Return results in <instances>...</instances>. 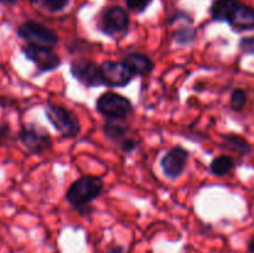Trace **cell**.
Here are the masks:
<instances>
[{
  "instance_id": "obj_1",
  "label": "cell",
  "mask_w": 254,
  "mask_h": 253,
  "mask_svg": "<svg viewBox=\"0 0 254 253\" xmlns=\"http://www.w3.org/2000/svg\"><path fill=\"white\" fill-rule=\"evenodd\" d=\"M104 183L99 176H81L71 184L66 192V200L72 207H86L103 192Z\"/></svg>"
},
{
  "instance_id": "obj_2",
  "label": "cell",
  "mask_w": 254,
  "mask_h": 253,
  "mask_svg": "<svg viewBox=\"0 0 254 253\" xmlns=\"http://www.w3.org/2000/svg\"><path fill=\"white\" fill-rule=\"evenodd\" d=\"M45 116L55 130L59 131L64 138L74 139L81 134V122L78 117L68 108H64L59 104L47 103L45 108Z\"/></svg>"
},
{
  "instance_id": "obj_3",
  "label": "cell",
  "mask_w": 254,
  "mask_h": 253,
  "mask_svg": "<svg viewBox=\"0 0 254 253\" xmlns=\"http://www.w3.org/2000/svg\"><path fill=\"white\" fill-rule=\"evenodd\" d=\"M16 32L20 39L25 40L30 45H39L52 49L60 41L56 31L34 20H27L20 24Z\"/></svg>"
},
{
  "instance_id": "obj_4",
  "label": "cell",
  "mask_w": 254,
  "mask_h": 253,
  "mask_svg": "<svg viewBox=\"0 0 254 253\" xmlns=\"http://www.w3.org/2000/svg\"><path fill=\"white\" fill-rule=\"evenodd\" d=\"M96 109L107 119H124L133 112V103L122 94L106 92L97 99Z\"/></svg>"
},
{
  "instance_id": "obj_5",
  "label": "cell",
  "mask_w": 254,
  "mask_h": 253,
  "mask_svg": "<svg viewBox=\"0 0 254 253\" xmlns=\"http://www.w3.org/2000/svg\"><path fill=\"white\" fill-rule=\"evenodd\" d=\"M17 136L27 151L34 155H41L52 146L51 135L35 123L24 124L20 128Z\"/></svg>"
},
{
  "instance_id": "obj_6",
  "label": "cell",
  "mask_w": 254,
  "mask_h": 253,
  "mask_svg": "<svg viewBox=\"0 0 254 253\" xmlns=\"http://www.w3.org/2000/svg\"><path fill=\"white\" fill-rule=\"evenodd\" d=\"M21 52L29 61L35 63L40 73L52 72L61 66V59L51 47L27 44L22 46Z\"/></svg>"
},
{
  "instance_id": "obj_7",
  "label": "cell",
  "mask_w": 254,
  "mask_h": 253,
  "mask_svg": "<svg viewBox=\"0 0 254 253\" xmlns=\"http://www.w3.org/2000/svg\"><path fill=\"white\" fill-rule=\"evenodd\" d=\"M130 26V17L122 6L107 7L101 15L99 29L108 36H117L128 32Z\"/></svg>"
},
{
  "instance_id": "obj_8",
  "label": "cell",
  "mask_w": 254,
  "mask_h": 253,
  "mask_svg": "<svg viewBox=\"0 0 254 253\" xmlns=\"http://www.w3.org/2000/svg\"><path fill=\"white\" fill-rule=\"evenodd\" d=\"M69 72L72 76L86 87L104 86L101 66L89 60H74L69 64Z\"/></svg>"
},
{
  "instance_id": "obj_9",
  "label": "cell",
  "mask_w": 254,
  "mask_h": 253,
  "mask_svg": "<svg viewBox=\"0 0 254 253\" xmlns=\"http://www.w3.org/2000/svg\"><path fill=\"white\" fill-rule=\"evenodd\" d=\"M102 76L104 79V86L108 87H126L133 81L134 74L126 66L123 61H103L101 64Z\"/></svg>"
},
{
  "instance_id": "obj_10",
  "label": "cell",
  "mask_w": 254,
  "mask_h": 253,
  "mask_svg": "<svg viewBox=\"0 0 254 253\" xmlns=\"http://www.w3.org/2000/svg\"><path fill=\"white\" fill-rule=\"evenodd\" d=\"M189 156H190V153L181 146H174L170 150L166 151L160 160L164 175L170 180L178 179L185 171Z\"/></svg>"
},
{
  "instance_id": "obj_11",
  "label": "cell",
  "mask_w": 254,
  "mask_h": 253,
  "mask_svg": "<svg viewBox=\"0 0 254 253\" xmlns=\"http://www.w3.org/2000/svg\"><path fill=\"white\" fill-rule=\"evenodd\" d=\"M226 22L236 32L254 30V7L246 5L240 0L230 11Z\"/></svg>"
},
{
  "instance_id": "obj_12",
  "label": "cell",
  "mask_w": 254,
  "mask_h": 253,
  "mask_svg": "<svg viewBox=\"0 0 254 253\" xmlns=\"http://www.w3.org/2000/svg\"><path fill=\"white\" fill-rule=\"evenodd\" d=\"M122 61L126 63L134 76H144L154 69V62L149 56L139 52H130L123 56Z\"/></svg>"
},
{
  "instance_id": "obj_13",
  "label": "cell",
  "mask_w": 254,
  "mask_h": 253,
  "mask_svg": "<svg viewBox=\"0 0 254 253\" xmlns=\"http://www.w3.org/2000/svg\"><path fill=\"white\" fill-rule=\"evenodd\" d=\"M223 148L233 151L241 156H247L252 153V146L243 136L237 134H226L223 135Z\"/></svg>"
},
{
  "instance_id": "obj_14",
  "label": "cell",
  "mask_w": 254,
  "mask_h": 253,
  "mask_svg": "<svg viewBox=\"0 0 254 253\" xmlns=\"http://www.w3.org/2000/svg\"><path fill=\"white\" fill-rule=\"evenodd\" d=\"M128 130V126L123 123V119H107L103 124V133L106 138L114 141L126 138Z\"/></svg>"
},
{
  "instance_id": "obj_15",
  "label": "cell",
  "mask_w": 254,
  "mask_h": 253,
  "mask_svg": "<svg viewBox=\"0 0 254 253\" xmlns=\"http://www.w3.org/2000/svg\"><path fill=\"white\" fill-rule=\"evenodd\" d=\"M235 168L236 163L232 156L225 155V154L215 158L210 164V171L218 178H222V176L230 174L231 171L235 170Z\"/></svg>"
},
{
  "instance_id": "obj_16",
  "label": "cell",
  "mask_w": 254,
  "mask_h": 253,
  "mask_svg": "<svg viewBox=\"0 0 254 253\" xmlns=\"http://www.w3.org/2000/svg\"><path fill=\"white\" fill-rule=\"evenodd\" d=\"M238 1L240 0H215L210 9L212 20L218 22H226L228 14Z\"/></svg>"
},
{
  "instance_id": "obj_17",
  "label": "cell",
  "mask_w": 254,
  "mask_h": 253,
  "mask_svg": "<svg viewBox=\"0 0 254 253\" xmlns=\"http://www.w3.org/2000/svg\"><path fill=\"white\" fill-rule=\"evenodd\" d=\"M196 36H197V31L193 27L189 26V25H183L179 29H176L173 34L174 41L178 45H181V46L193 44Z\"/></svg>"
},
{
  "instance_id": "obj_18",
  "label": "cell",
  "mask_w": 254,
  "mask_h": 253,
  "mask_svg": "<svg viewBox=\"0 0 254 253\" xmlns=\"http://www.w3.org/2000/svg\"><path fill=\"white\" fill-rule=\"evenodd\" d=\"M247 104V93L245 89L242 88H236L233 89L231 93L230 98V106L231 109L235 112H241Z\"/></svg>"
},
{
  "instance_id": "obj_19",
  "label": "cell",
  "mask_w": 254,
  "mask_h": 253,
  "mask_svg": "<svg viewBox=\"0 0 254 253\" xmlns=\"http://www.w3.org/2000/svg\"><path fill=\"white\" fill-rule=\"evenodd\" d=\"M68 0H41V6L49 12H60L68 5Z\"/></svg>"
},
{
  "instance_id": "obj_20",
  "label": "cell",
  "mask_w": 254,
  "mask_h": 253,
  "mask_svg": "<svg viewBox=\"0 0 254 253\" xmlns=\"http://www.w3.org/2000/svg\"><path fill=\"white\" fill-rule=\"evenodd\" d=\"M153 0H126L127 7L134 12H144L151 5Z\"/></svg>"
},
{
  "instance_id": "obj_21",
  "label": "cell",
  "mask_w": 254,
  "mask_h": 253,
  "mask_svg": "<svg viewBox=\"0 0 254 253\" xmlns=\"http://www.w3.org/2000/svg\"><path fill=\"white\" fill-rule=\"evenodd\" d=\"M12 140L11 126L7 122H0V145H6Z\"/></svg>"
},
{
  "instance_id": "obj_22",
  "label": "cell",
  "mask_w": 254,
  "mask_h": 253,
  "mask_svg": "<svg viewBox=\"0 0 254 253\" xmlns=\"http://www.w3.org/2000/svg\"><path fill=\"white\" fill-rule=\"evenodd\" d=\"M238 47L246 55H254V35L245 36L238 42Z\"/></svg>"
},
{
  "instance_id": "obj_23",
  "label": "cell",
  "mask_w": 254,
  "mask_h": 253,
  "mask_svg": "<svg viewBox=\"0 0 254 253\" xmlns=\"http://www.w3.org/2000/svg\"><path fill=\"white\" fill-rule=\"evenodd\" d=\"M119 148H121V150L123 151L124 154H130L136 150V148H138V143L131 138H124L121 140Z\"/></svg>"
},
{
  "instance_id": "obj_24",
  "label": "cell",
  "mask_w": 254,
  "mask_h": 253,
  "mask_svg": "<svg viewBox=\"0 0 254 253\" xmlns=\"http://www.w3.org/2000/svg\"><path fill=\"white\" fill-rule=\"evenodd\" d=\"M107 253H124V248L122 246H112V247L108 248Z\"/></svg>"
},
{
  "instance_id": "obj_25",
  "label": "cell",
  "mask_w": 254,
  "mask_h": 253,
  "mask_svg": "<svg viewBox=\"0 0 254 253\" xmlns=\"http://www.w3.org/2000/svg\"><path fill=\"white\" fill-rule=\"evenodd\" d=\"M20 0H0V5H7V6H14Z\"/></svg>"
},
{
  "instance_id": "obj_26",
  "label": "cell",
  "mask_w": 254,
  "mask_h": 253,
  "mask_svg": "<svg viewBox=\"0 0 254 253\" xmlns=\"http://www.w3.org/2000/svg\"><path fill=\"white\" fill-rule=\"evenodd\" d=\"M247 251H248V253H254V236L248 240Z\"/></svg>"
}]
</instances>
